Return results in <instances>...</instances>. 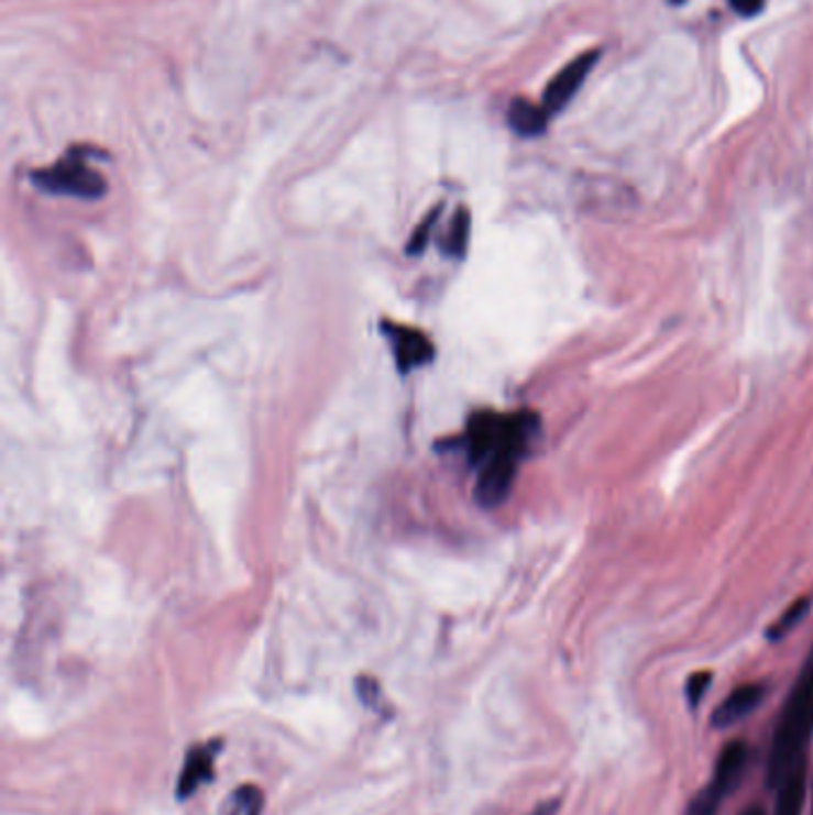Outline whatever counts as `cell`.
<instances>
[{"mask_svg":"<svg viewBox=\"0 0 813 815\" xmlns=\"http://www.w3.org/2000/svg\"><path fill=\"white\" fill-rule=\"evenodd\" d=\"M813 733V651L792 684L790 696L780 711L778 727L770 739L766 766L768 786H778L784 775L806 761V744Z\"/></svg>","mask_w":813,"mask_h":815,"instance_id":"cell-1","label":"cell"},{"mask_svg":"<svg viewBox=\"0 0 813 815\" xmlns=\"http://www.w3.org/2000/svg\"><path fill=\"white\" fill-rule=\"evenodd\" d=\"M535 432H537L535 415L518 412L516 425H513L506 441L480 465L482 470L477 477L475 496L484 508H494L498 504H504V498L513 489V480H516L518 475L520 458L525 455L527 447H530Z\"/></svg>","mask_w":813,"mask_h":815,"instance_id":"cell-2","label":"cell"},{"mask_svg":"<svg viewBox=\"0 0 813 815\" xmlns=\"http://www.w3.org/2000/svg\"><path fill=\"white\" fill-rule=\"evenodd\" d=\"M39 189L58 196H77V198H101L108 189L103 175L94 169L81 148H73L63 161L41 169L34 175Z\"/></svg>","mask_w":813,"mask_h":815,"instance_id":"cell-3","label":"cell"},{"mask_svg":"<svg viewBox=\"0 0 813 815\" xmlns=\"http://www.w3.org/2000/svg\"><path fill=\"white\" fill-rule=\"evenodd\" d=\"M749 761V747L745 741H730L727 747L718 753L716 768H713L711 782L704 786L702 792H696L692 804L688 808V815H716L725 796L737 790V784L745 775V768Z\"/></svg>","mask_w":813,"mask_h":815,"instance_id":"cell-4","label":"cell"},{"mask_svg":"<svg viewBox=\"0 0 813 815\" xmlns=\"http://www.w3.org/2000/svg\"><path fill=\"white\" fill-rule=\"evenodd\" d=\"M220 751H222L220 739L194 744V747H189L187 756H184V766H182L179 780H177L179 801H187L189 796H194L198 790H201L204 784L212 782V778H216V763H218Z\"/></svg>","mask_w":813,"mask_h":815,"instance_id":"cell-5","label":"cell"},{"mask_svg":"<svg viewBox=\"0 0 813 815\" xmlns=\"http://www.w3.org/2000/svg\"><path fill=\"white\" fill-rule=\"evenodd\" d=\"M382 329H384V337L389 339V346H392V353L396 357L398 372H404V375H406V372L422 367V365L435 361L432 341L427 339L422 332H418V329H410V327H404V324H392V322H384Z\"/></svg>","mask_w":813,"mask_h":815,"instance_id":"cell-6","label":"cell"},{"mask_svg":"<svg viewBox=\"0 0 813 815\" xmlns=\"http://www.w3.org/2000/svg\"><path fill=\"white\" fill-rule=\"evenodd\" d=\"M598 60V53L592 51V53H582L578 55L573 63H568L559 75H556L547 91H545V100H541V106H545V110L549 114H556L559 110H563L570 100L575 98V93L580 91V86L584 84V79H587V75L592 71V67L596 65Z\"/></svg>","mask_w":813,"mask_h":815,"instance_id":"cell-7","label":"cell"},{"mask_svg":"<svg viewBox=\"0 0 813 815\" xmlns=\"http://www.w3.org/2000/svg\"><path fill=\"white\" fill-rule=\"evenodd\" d=\"M763 698H766V686L763 684L751 682V684L737 686V690L733 694H727L723 698V704L716 711H713V715H711L713 727L725 729V727H733L739 720H745L749 713H754L756 708L763 704Z\"/></svg>","mask_w":813,"mask_h":815,"instance_id":"cell-8","label":"cell"},{"mask_svg":"<svg viewBox=\"0 0 813 815\" xmlns=\"http://www.w3.org/2000/svg\"><path fill=\"white\" fill-rule=\"evenodd\" d=\"M809 768L806 761L792 768L784 780L776 786L778 799H776V811L773 815H802L806 790H809Z\"/></svg>","mask_w":813,"mask_h":815,"instance_id":"cell-9","label":"cell"},{"mask_svg":"<svg viewBox=\"0 0 813 815\" xmlns=\"http://www.w3.org/2000/svg\"><path fill=\"white\" fill-rule=\"evenodd\" d=\"M549 118L551 114L545 110V106H535L525 98H516L508 106V124L520 136H539L547 129Z\"/></svg>","mask_w":813,"mask_h":815,"instance_id":"cell-10","label":"cell"},{"mask_svg":"<svg viewBox=\"0 0 813 815\" xmlns=\"http://www.w3.org/2000/svg\"><path fill=\"white\" fill-rule=\"evenodd\" d=\"M265 794L261 786L241 784L232 794H227L218 815H263Z\"/></svg>","mask_w":813,"mask_h":815,"instance_id":"cell-11","label":"cell"},{"mask_svg":"<svg viewBox=\"0 0 813 815\" xmlns=\"http://www.w3.org/2000/svg\"><path fill=\"white\" fill-rule=\"evenodd\" d=\"M470 239V212L461 208L453 214V222L449 227V236L444 239V251L453 257H463Z\"/></svg>","mask_w":813,"mask_h":815,"instance_id":"cell-12","label":"cell"},{"mask_svg":"<svg viewBox=\"0 0 813 815\" xmlns=\"http://www.w3.org/2000/svg\"><path fill=\"white\" fill-rule=\"evenodd\" d=\"M806 610H809V601H806V598L796 601V604H792L788 610H784V613L780 615L776 625H770V629H768V639H782L784 635L790 632V629H792L794 625H799V620L804 618Z\"/></svg>","mask_w":813,"mask_h":815,"instance_id":"cell-13","label":"cell"},{"mask_svg":"<svg viewBox=\"0 0 813 815\" xmlns=\"http://www.w3.org/2000/svg\"><path fill=\"white\" fill-rule=\"evenodd\" d=\"M711 682H713V675L704 670V672H694V675L688 680V684H684V694H688V701H690L692 708L702 704Z\"/></svg>","mask_w":813,"mask_h":815,"instance_id":"cell-14","label":"cell"},{"mask_svg":"<svg viewBox=\"0 0 813 815\" xmlns=\"http://www.w3.org/2000/svg\"><path fill=\"white\" fill-rule=\"evenodd\" d=\"M730 5L739 14H745V18H751V14H756L763 8V0H730Z\"/></svg>","mask_w":813,"mask_h":815,"instance_id":"cell-15","label":"cell"},{"mask_svg":"<svg viewBox=\"0 0 813 815\" xmlns=\"http://www.w3.org/2000/svg\"><path fill=\"white\" fill-rule=\"evenodd\" d=\"M559 811V801H547V804H539L530 815H556Z\"/></svg>","mask_w":813,"mask_h":815,"instance_id":"cell-16","label":"cell"},{"mask_svg":"<svg viewBox=\"0 0 813 815\" xmlns=\"http://www.w3.org/2000/svg\"><path fill=\"white\" fill-rule=\"evenodd\" d=\"M741 815H768V813L763 811V806H749V808L741 811Z\"/></svg>","mask_w":813,"mask_h":815,"instance_id":"cell-17","label":"cell"}]
</instances>
